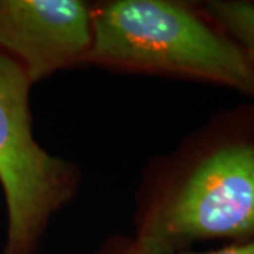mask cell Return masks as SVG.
<instances>
[{"instance_id": "1", "label": "cell", "mask_w": 254, "mask_h": 254, "mask_svg": "<svg viewBox=\"0 0 254 254\" xmlns=\"http://www.w3.org/2000/svg\"><path fill=\"white\" fill-rule=\"evenodd\" d=\"M133 246L145 254L254 240V102L215 112L144 167Z\"/></svg>"}, {"instance_id": "2", "label": "cell", "mask_w": 254, "mask_h": 254, "mask_svg": "<svg viewBox=\"0 0 254 254\" xmlns=\"http://www.w3.org/2000/svg\"><path fill=\"white\" fill-rule=\"evenodd\" d=\"M89 64L115 72L208 83L254 99L247 57L200 1L92 3Z\"/></svg>"}, {"instance_id": "3", "label": "cell", "mask_w": 254, "mask_h": 254, "mask_svg": "<svg viewBox=\"0 0 254 254\" xmlns=\"http://www.w3.org/2000/svg\"><path fill=\"white\" fill-rule=\"evenodd\" d=\"M33 83L0 53V187L7 209L3 254H38L55 215L78 193V164L48 153L33 134Z\"/></svg>"}, {"instance_id": "4", "label": "cell", "mask_w": 254, "mask_h": 254, "mask_svg": "<svg viewBox=\"0 0 254 254\" xmlns=\"http://www.w3.org/2000/svg\"><path fill=\"white\" fill-rule=\"evenodd\" d=\"M92 3L82 0H0V53L33 85L58 71L89 64Z\"/></svg>"}, {"instance_id": "5", "label": "cell", "mask_w": 254, "mask_h": 254, "mask_svg": "<svg viewBox=\"0 0 254 254\" xmlns=\"http://www.w3.org/2000/svg\"><path fill=\"white\" fill-rule=\"evenodd\" d=\"M200 3L209 16L243 50L254 75L253 0H206Z\"/></svg>"}, {"instance_id": "6", "label": "cell", "mask_w": 254, "mask_h": 254, "mask_svg": "<svg viewBox=\"0 0 254 254\" xmlns=\"http://www.w3.org/2000/svg\"><path fill=\"white\" fill-rule=\"evenodd\" d=\"M95 254H145L138 252L133 246L130 237L113 236L106 240L100 249ZM165 254H254V240L249 242H240V243H229L222 245L218 249L210 250H184V252H175V253Z\"/></svg>"}]
</instances>
